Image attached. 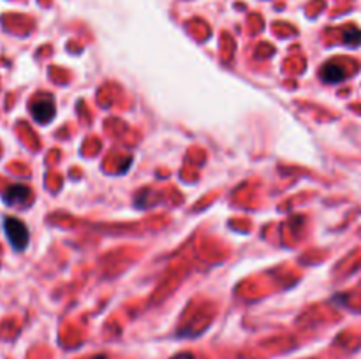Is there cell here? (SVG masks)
Wrapping results in <instances>:
<instances>
[{
    "instance_id": "6da1fadb",
    "label": "cell",
    "mask_w": 361,
    "mask_h": 359,
    "mask_svg": "<svg viewBox=\"0 0 361 359\" xmlns=\"http://www.w3.org/2000/svg\"><path fill=\"white\" fill-rule=\"evenodd\" d=\"M4 231H6L7 239L14 250H25L28 245V227L21 220L14 217L4 218Z\"/></svg>"
},
{
    "instance_id": "7a4b0ae2",
    "label": "cell",
    "mask_w": 361,
    "mask_h": 359,
    "mask_svg": "<svg viewBox=\"0 0 361 359\" xmlns=\"http://www.w3.org/2000/svg\"><path fill=\"white\" fill-rule=\"evenodd\" d=\"M30 111L32 116H34L39 123H48L49 120L55 116V104H53V99L49 97V95L39 97L37 101L32 102Z\"/></svg>"
},
{
    "instance_id": "3957f363",
    "label": "cell",
    "mask_w": 361,
    "mask_h": 359,
    "mask_svg": "<svg viewBox=\"0 0 361 359\" xmlns=\"http://www.w3.org/2000/svg\"><path fill=\"white\" fill-rule=\"evenodd\" d=\"M30 197V190L25 185H13L4 196V201L11 206H16V204H25Z\"/></svg>"
},
{
    "instance_id": "277c9868",
    "label": "cell",
    "mask_w": 361,
    "mask_h": 359,
    "mask_svg": "<svg viewBox=\"0 0 361 359\" xmlns=\"http://www.w3.org/2000/svg\"><path fill=\"white\" fill-rule=\"evenodd\" d=\"M321 77L326 83H338V81H342L345 77V70L341 65H331V63H328L323 69V73H321Z\"/></svg>"
},
{
    "instance_id": "5b68a950",
    "label": "cell",
    "mask_w": 361,
    "mask_h": 359,
    "mask_svg": "<svg viewBox=\"0 0 361 359\" xmlns=\"http://www.w3.org/2000/svg\"><path fill=\"white\" fill-rule=\"evenodd\" d=\"M171 359H194V355L190 352H182V354H176L173 355Z\"/></svg>"
},
{
    "instance_id": "8992f818",
    "label": "cell",
    "mask_w": 361,
    "mask_h": 359,
    "mask_svg": "<svg viewBox=\"0 0 361 359\" xmlns=\"http://www.w3.org/2000/svg\"><path fill=\"white\" fill-rule=\"evenodd\" d=\"M94 359H106V358H104V355H95Z\"/></svg>"
}]
</instances>
